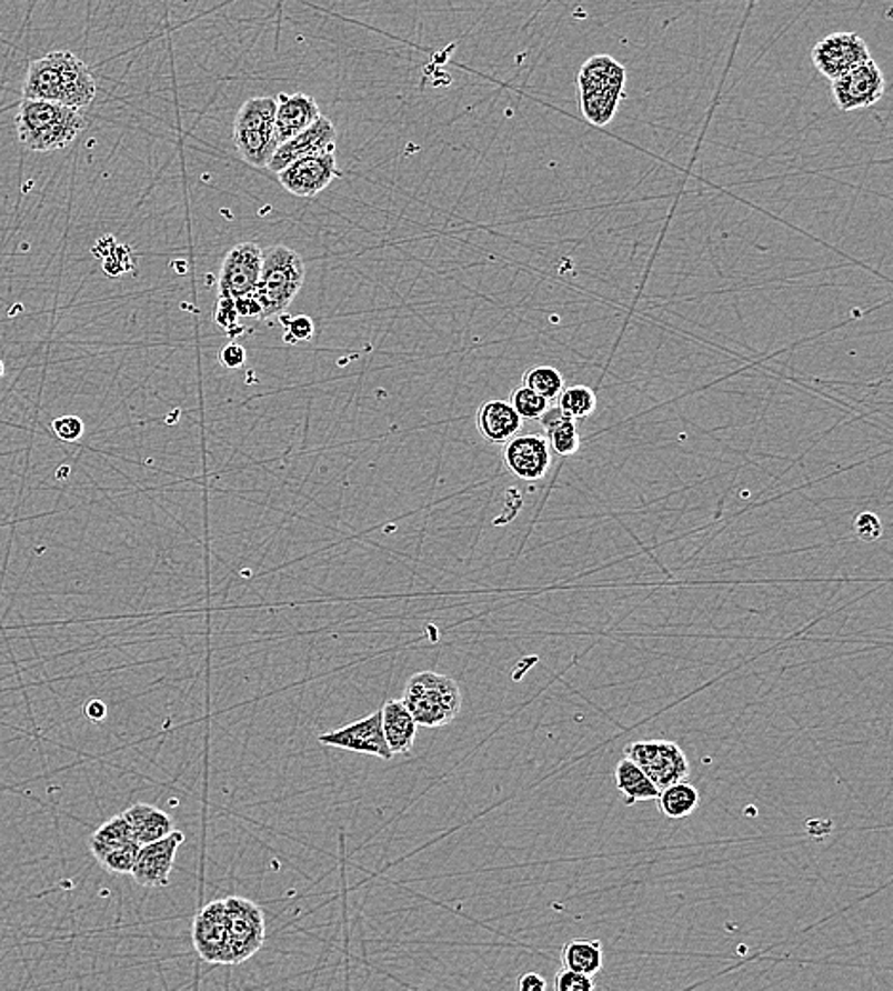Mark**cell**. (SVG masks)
I'll list each match as a JSON object with an SVG mask.
<instances>
[{
	"label": "cell",
	"mask_w": 893,
	"mask_h": 991,
	"mask_svg": "<svg viewBox=\"0 0 893 991\" xmlns=\"http://www.w3.org/2000/svg\"><path fill=\"white\" fill-rule=\"evenodd\" d=\"M871 58L866 42L857 33L842 31L825 37L812 50L813 68L829 81Z\"/></svg>",
	"instance_id": "cell-11"
},
{
	"label": "cell",
	"mask_w": 893,
	"mask_h": 991,
	"mask_svg": "<svg viewBox=\"0 0 893 991\" xmlns=\"http://www.w3.org/2000/svg\"><path fill=\"white\" fill-rule=\"evenodd\" d=\"M509 402L522 420H540L541 414L549 407V401L538 393H533L532 389H528L526 386L514 389Z\"/></svg>",
	"instance_id": "cell-31"
},
{
	"label": "cell",
	"mask_w": 893,
	"mask_h": 991,
	"mask_svg": "<svg viewBox=\"0 0 893 991\" xmlns=\"http://www.w3.org/2000/svg\"><path fill=\"white\" fill-rule=\"evenodd\" d=\"M303 281L305 263L293 248L287 244L263 248L260 281L253 292L260 302V321L287 311L293 298L300 294Z\"/></svg>",
	"instance_id": "cell-3"
},
{
	"label": "cell",
	"mask_w": 893,
	"mask_h": 991,
	"mask_svg": "<svg viewBox=\"0 0 893 991\" xmlns=\"http://www.w3.org/2000/svg\"><path fill=\"white\" fill-rule=\"evenodd\" d=\"M280 322L284 327V342H309L314 334L313 319L307 316H280Z\"/></svg>",
	"instance_id": "cell-33"
},
{
	"label": "cell",
	"mask_w": 893,
	"mask_h": 991,
	"mask_svg": "<svg viewBox=\"0 0 893 991\" xmlns=\"http://www.w3.org/2000/svg\"><path fill=\"white\" fill-rule=\"evenodd\" d=\"M522 382L528 389H532L533 393H538L549 402L554 401L560 396V391L564 389L562 374L554 367H546V364H538V367L526 370Z\"/></svg>",
	"instance_id": "cell-28"
},
{
	"label": "cell",
	"mask_w": 893,
	"mask_h": 991,
	"mask_svg": "<svg viewBox=\"0 0 893 991\" xmlns=\"http://www.w3.org/2000/svg\"><path fill=\"white\" fill-rule=\"evenodd\" d=\"M263 248L255 242H240L227 252L220 271L218 298L239 300L255 292L260 281Z\"/></svg>",
	"instance_id": "cell-9"
},
{
	"label": "cell",
	"mask_w": 893,
	"mask_h": 991,
	"mask_svg": "<svg viewBox=\"0 0 893 991\" xmlns=\"http://www.w3.org/2000/svg\"><path fill=\"white\" fill-rule=\"evenodd\" d=\"M623 755L639 764L660 791L690 777V761L676 742L636 740L626 743Z\"/></svg>",
	"instance_id": "cell-6"
},
{
	"label": "cell",
	"mask_w": 893,
	"mask_h": 991,
	"mask_svg": "<svg viewBox=\"0 0 893 991\" xmlns=\"http://www.w3.org/2000/svg\"><path fill=\"white\" fill-rule=\"evenodd\" d=\"M132 841H136V839H133L130 824H128L124 814H119V817L107 820L106 824H101L98 830L93 831L92 838L88 841V847H90L93 858L100 862L101 858L109 854V852L117 851L120 847L132 843Z\"/></svg>",
	"instance_id": "cell-25"
},
{
	"label": "cell",
	"mask_w": 893,
	"mask_h": 991,
	"mask_svg": "<svg viewBox=\"0 0 893 991\" xmlns=\"http://www.w3.org/2000/svg\"><path fill=\"white\" fill-rule=\"evenodd\" d=\"M553 988L554 991H593L596 988V982L593 977L562 969L554 977Z\"/></svg>",
	"instance_id": "cell-35"
},
{
	"label": "cell",
	"mask_w": 893,
	"mask_h": 991,
	"mask_svg": "<svg viewBox=\"0 0 893 991\" xmlns=\"http://www.w3.org/2000/svg\"><path fill=\"white\" fill-rule=\"evenodd\" d=\"M319 742L328 748L367 753L383 761L393 759V751L389 750L381 729V710L347 727L320 734Z\"/></svg>",
	"instance_id": "cell-12"
},
{
	"label": "cell",
	"mask_w": 893,
	"mask_h": 991,
	"mask_svg": "<svg viewBox=\"0 0 893 991\" xmlns=\"http://www.w3.org/2000/svg\"><path fill=\"white\" fill-rule=\"evenodd\" d=\"M834 103L840 111L873 108L886 94V79L873 58L831 81Z\"/></svg>",
	"instance_id": "cell-8"
},
{
	"label": "cell",
	"mask_w": 893,
	"mask_h": 991,
	"mask_svg": "<svg viewBox=\"0 0 893 991\" xmlns=\"http://www.w3.org/2000/svg\"><path fill=\"white\" fill-rule=\"evenodd\" d=\"M93 254L103 260V271L109 277H120L132 269L128 248L120 247L113 237H103L93 247Z\"/></svg>",
	"instance_id": "cell-30"
},
{
	"label": "cell",
	"mask_w": 893,
	"mask_h": 991,
	"mask_svg": "<svg viewBox=\"0 0 893 991\" xmlns=\"http://www.w3.org/2000/svg\"><path fill=\"white\" fill-rule=\"evenodd\" d=\"M193 944L202 961L227 964L229 921H227L225 900H213L197 913L193 921Z\"/></svg>",
	"instance_id": "cell-13"
},
{
	"label": "cell",
	"mask_w": 893,
	"mask_h": 991,
	"mask_svg": "<svg viewBox=\"0 0 893 991\" xmlns=\"http://www.w3.org/2000/svg\"><path fill=\"white\" fill-rule=\"evenodd\" d=\"M853 532H855V537L861 542H876L884 534V524H882V519L876 513L865 511V513H860V515L855 517Z\"/></svg>",
	"instance_id": "cell-34"
},
{
	"label": "cell",
	"mask_w": 893,
	"mask_h": 991,
	"mask_svg": "<svg viewBox=\"0 0 893 991\" xmlns=\"http://www.w3.org/2000/svg\"><path fill=\"white\" fill-rule=\"evenodd\" d=\"M564 969L596 977L604 967V948L600 940H570L562 948Z\"/></svg>",
	"instance_id": "cell-24"
},
{
	"label": "cell",
	"mask_w": 893,
	"mask_h": 991,
	"mask_svg": "<svg viewBox=\"0 0 893 991\" xmlns=\"http://www.w3.org/2000/svg\"><path fill=\"white\" fill-rule=\"evenodd\" d=\"M660 811L671 820L690 817L700 807V791L686 780L666 785L660 791Z\"/></svg>",
	"instance_id": "cell-26"
},
{
	"label": "cell",
	"mask_w": 893,
	"mask_h": 991,
	"mask_svg": "<svg viewBox=\"0 0 893 991\" xmlns=\"http://www.w3.org/2000/svg\"><path fill=\"white\" fill-rule=\"evenodd\" d=\"M556 399H559L560 409L572 416L573 420L589 418L596 410V396H594L593 389L586 388V386H572V388L562 389Z\"/></svg>",
	"instance_id": "cell-29"
},
{
	"label": "cell",
	"mask_w": 893,
	"mask_h": 991,
	"mask_svg": "<svg viewBox=\"0 0 893 991\" xmlns=\"http://www.w3.org/2000/svg\"><path fill=\"white\" fill-rule=\"evenodd\" d=\"M84 713L92 723H101L107 717V705L101 700H90L84 705Z\"/></svg>",
	"instance_id": "cell-40"
},
{
	"label": "cell",
	"mask_w": 893,
	"mask_h": 991,
	"mask_svg": "<svg viewBox=\"0 0 893 991\" xmlns=\"http://www.w3.org/2000/svg\"><path fill=\"white\" fill-rule=\"evenodd\" d=\"M615 785L629 807L642 801H658L660 798V790L631 759L623 758L615 764Z\"/></svg>",
	"instance_id": "cell-23"
},
{
	"label": "cell",
	"mask_w": 893,
	"mask_h": 991,
	"mask_svg": "<svg viewBox=\"0 0 893 991\" xmlns=\"http://www.w3.org/2000/svg\"><path fill=\"white\" fill-rule=\"evenodd\" d=\"M274 100H277L274 128H277L280 143L292 140L293 136L301 134L322 114L313 96L301 94V92H295V94L280 92Z\"/></svg>",
	"instance_id": "cell-17"
},
{
	"label": "cell",
	"mask_w": 893,
	"mask_h": 991,
	"mask_svg": "<svg viewBox=\"0 0 893 991\" xmlns=\"http://www.w3.org/2000/svg\"><path fill=\"white\" fill-rule=\"evenodd\" d=\"M519 988L522 991H543L546 988L545 978L538 972H526L520 977Z\"/></svg>",
	"instance_id": "cell-39"
},
{
	"label": "cell",
	"mask_w": 893,
	"mask_h": 991,
	"mask_svg": "<svg viewBox=\"0 0 893 991\" xmlns=\"http://www.w3.org/2000/svg\"><path fill=\"white\" fill-rule=\"evenodd\" d=\"M381 729L393 755L412 750L418 734V723L413 721L412 713L408 711L402 700H389L381 708Z\"/></svg>",
	"instance_id": "cell-19"
},
{
	"label": "cell",
	"mask_w": 893,
	"mask_h": 991,
	"mask_svg": "<svg viewBox=\"0 0 893 991\" xmlns=\"http://www.w3.org/2000/svg\"><path fill=\"white\" fill-rule=\"evenodd\" d=\"M220 359L227 369H240L247 362V351L239 343H229L221 349Z\"/></svg>",
	"instance_id": "cell-38"
},
{
	"label": "cell",
	"mask_w": 893,
	"mask_h": 991,
	"mask_svg": "<svg viewBox=\"0 0 893 991\" xmlns=\"http://www.w3.org/2000/svg\"><path fill=\"white\" fill-rule=\"evenodd\" d=\"M538 422L541 423V428L545 431L549 447H551L556 454L564 456V458L578 454V450H580L581 447V437L580 433H578V428H575V420H573L572 416L566 414L564 410L560 409L559 404H556V407H549V409L541 414Z\"/></svg>",
	"instance_id": "cell-20"
},
{
	"label": "cell",
	"mask_w": 893,
	"mask_h": 991,
	"mask_svg": "<svg viewBox=\"0 0 893 991\" xmlns=\"http://www.w3.org/2000/svg\"><path fill=\"white\" fill-rule=\"evenodd\" d=\"M183 841H185V835L181 831L173 830L168 833L167 838L153 841V843L141 844L138 860L130 873L136 879V883L141 887H167L173 864H175V854Z\"/></svg>",
	"instance_id": "cell-14"
},
{
	"label": "cell",
	"mask_w": 893,
	"mask_h": 991,
	"mask_svg": "<svg viewBox=\"0 0 893 991\" xmlns=\"http://www.w3.org/2000/svg\"><path fill=\"white\" fill-rule=\"evenodd\" d=\"M625 68L610 56H594L585 61L580 71L581 92L594 90H623L625 88Z\"/></svg>",
	"instance_id": "cell-22"
},
{
	"label": "cell",
	"mask_w": 893,
	"mask_h": 991,
	"mask_svg": "<svg viewBox=\"0 0 893 991\" xmlns=\"http://www.w3.org/2000/svg\"><path fill=\"white\" fill-rule=\"evenodd\" d=\"M140 843L124 844V847H120L117 851L109 852L106 857L101 858L100 864L106 868L107 871H111V873H117V875H127V873H132L133 864H136V860H138V852H140Z\"/></svg>",
	"instance_id": "cell-32"
},
{
	"label": "cell",
	"mask_w": 893,
	"mask_h": 991,
	"mask_svg": "<svg viewBox=\"0 0 893 991\" xmlns=\"http://www.w3.org/2000/svg\"><path fill=\"white\" fill-rule=\"evenodd\" d=\"M402 702L418 727H446L461 710L460 684L434 671H420L410 677Z\"/></svg>",
	"instance_id": "cell-4"
},
{
	"label": "cell",
	"mask_w": 893,
	"mask_h": 991,
	"mask_svg": "<svg viewBox=\"0 0 893 991\" xmlns=\"http://www.w3.org/2000/svg\"><path fill=\"white\" fill-rule=\"evenodd\" d=\"M239 319L240 317L239 313H237L233 300H229V298H218V302H215V311H213V321H215V324H220L221 329L227 330L229 334L234 336L237 332H240Z\"/></svg>",
	"instance_id": "cell-36"
},
{
	"label": "cell",
	"mask_w": 893,
	"mask_h": 991,
	"mask_svg": "<svg viewBox=\"0 0 893 991\" xmlns=\"http://www.w3.org/2000/svg\"><path fill=\"white\" fill-rule=\"evenodd\" d=\"M340 174L335 167V153L309 154L290 162L279 172V181L288 193L301 199H313Z\"/></svg>",
	"instance_id": "cell-10"
},
{
	"label": "cell",
	"mask_w": 893,
	"mask_h": 991,
	"mask_svg": "<svg viewBox=\"0 0 893 991\" xmlns=\"http://www.w3.org/2000/svg\"><path fill=\"white\" fill-rule=\"evenodd\" d=\"M476 428L488 442L503 444L519 433L522 418L516 414L511 402L488 401L476 412Z\"/></svg>",
	"instance_id": "cell-18"
},
{
	"label": "cell",
	"mask_w": 893,
	"mask_h": 991,
	"mask_svg": "<svg viewBox=\"0 0 893 991\" xmlns=\"http://www.w3.org/2000/svg\"><path fill=\"white\" fill-rule=\"evenodd\" d=\"M21 94L23 100L52 101L67 108L84 109L96 100L98 84L79 56L58 50L29 66Z\"/></svg>",
	"instance_id": "cell-1"
},
{
	"label": "cell",
	"mask_w": 893,
	"mask_h": 991,
	"mask_svg": "<svg viewBox=\"0 0 893 991\" xmlns=\"http://www.w3.org/2000/svg\"><path fill=\"white\" fill-rule=\"evenodd\" d=\"M53 433L63 439V441H79L84 433V423L77 416H61L52 423Z\"/></svg>",
	"instance_id": "cell-37"
},
{
	"label": "cell",
	"mask_w": 893,
	"mask_h": 991,
	"mask_svg": "<svg viewBox=\"0 0 893 991\" xmlns=\"http://www.w3.org/2000/svg\"><path fill=\"white\" fill-rule=\"evenodd\" d=\"M335 146H338L335 127L328 117L320 114L319 119L301 134L293 136L292 140L280 143L267 168L274 174H279L282 168H287L290 162L298 161L301 157L335 153Z\"/></svg>",
	"instance_id": "cell-15"
},
{
	"label": "cell",
	"mask_w": 893,
	"mask_h": 991,
	"mask_svg": "<svg viewBox=\"0 0 893 991\" xmlns=\"http://www.w3.org/2000/svg\"><path fill=\"white\" fill-rule=\"evenodd\" d=\"M623 90L581 92V113L594 127H606L618 113Z\"/></svg>",
	"instance_id": "cell-27"
},
{
	"label": "cell",
	"mask_w": 893,
	"mask_h": 991,
	"mask_svg": "<svg viewBox=\"0 0 893 991\" xmlns=\"http://www.w3.org/2000/svg\"><path fill=\"white\" fill-rule=\"evenodd\" d=\"M4 376V362L0 361V378Z\"/></svg>",
	"instance_id": "cell-41"
},
{
	"label": "cell",
	"mask_w": 893,
	"mask_h": 991,
	"mask_svg": "<svg viewBox=\"0 0 893 991\" xmlns=\"http://www.w3.org/2000/svg\"><path fill=\"white\" fill-rule=\"evenodd\" d=\"M130 824L132 835L140 844L153 843L173 831L172 818L153 804L138 803L122 812Z\"/></svg>",
	"instance_id": "cell-21"
},
{
	"label": "cell",
	"mask_w": 893,
	"mask_h": 991,
	"mask_svg": "<svg viewBox=\"0 0 893 991\" xmlns=\"http://www.w3.org/2000/svg\"><path fill=\"white\" fill-rule=\"evenodd\" d=\"M229 921V959L227 964H240L252 959L265 942L263 911L248 898H225Z\"/></svg>",
	"instance_id": "cell-7"
},
{
	"label": "cell",
	"mask_w": 893,
	"mask_h": 991,
	"mask_svg": "<svg viewBox=\"0 0 893 991\" xmlns=\"http://www.w3.org/2000/svg\"><path fill=\"white\" fill-rule=\"evenodd\" d=\"M505 466L522 481H540L551 468L549 442L540 436H514L506 441Z\"/></svg>",
	"instance_id": "cell-16"
},
{
	"label": "cell",
	"mask_w": 893,
	"mask_h": 991,
	"mask_svg": "<svg viewBox=\"0 0 893 991\" xmlns=\"http://www.w3.org/2000/svg\"><path fill=\"white\" fill-rule=\"evenodd\" d=\"M274 98H250L240 106L233 122L234 148L240 159L255 168H267L280 146L274 128Z\"/></svg>",
	"instance_id": "cell-5"
},
{
	"label": "cell",
	"mask_w": 893,
	"mask_h": 991,
	"mask_svg": "<svg viewBox=\"0 0 893 991\" xmlns=\"http://www.w3.org/2000/svg\"><path fill=\"white\" fill-rule=\"evenodd\" d=\"M87 128L80 109L52 101L23 100L16 130L21 146L34 153H52L66 149Z\"/></svg>",
	"instance_id": "cell-2"
}]
</instances>
